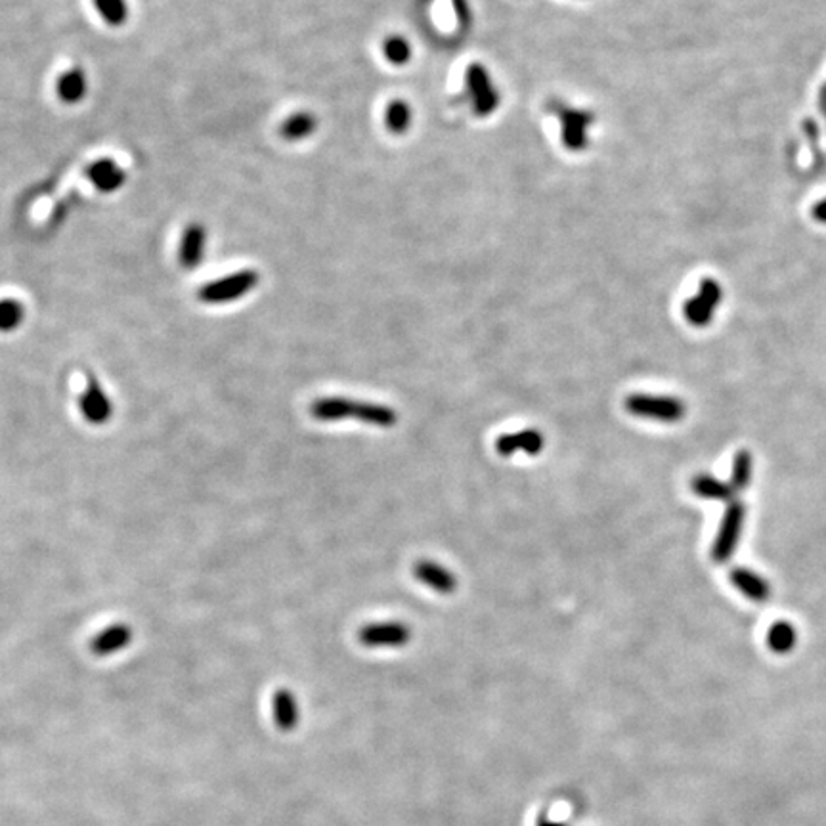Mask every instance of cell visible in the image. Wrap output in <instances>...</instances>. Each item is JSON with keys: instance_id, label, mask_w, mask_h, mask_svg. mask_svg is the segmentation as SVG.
Instances as JSON below:
<instances>
[{"instance_id": "obj_26", "label": "cell", "mask_w": 826, "mask_h": 826, "mask_svg": "<svg viewBox=\"0 0 826 826\" xmlns=\"http://www.w3.org/2000/svg\"><path fill=\"white\" fill-rule=\"evenodd\" d=\"M454 8H455L459 23L467 25L469 23V8L465 5V0H454Z\"/></svg>"}, {"instance_id": "obj_17", "label": "cell", "mask_w": 826, "mask_h": 826, "mask_svg": "<svg viewBox=\"0 0 826 826\" xmlns=\"http://www.w3.org/2000/svg\"><path fill=\"white\" fill-rule=\"evenodd\" d=\"M87 90H89L87 75L79 68H73L58 77L56 92L63 104H79L82 98L87 96Z\"/></svg>"}, {"instance_id": "obj_21", "label": "cell", "mask_w": 826, "mask_h": 826, "mask_svg": "<svg viewBox=\"0 0 826 826\" xmlns=\"http://www.w3.org/2000/svg\"><path fill=\"white\" fill-rule=\"evenodd\" d=\"M94 6L111 27H121L128 20L127 0H94Z\"/></svg>"}, {"instance_id": "obj_13", "label": "cell", "mask_w": 826, "mask_h": 826, "mask_svg": "<svg viewBox=\"0 0 826 826\" xmlns=\"http://www.w3.org/2000/svg\"><path fill=\"white\" fill-rule=\"evenodd\" d=\"M87 178L92 182L96 190L104 193H113L123 188L127 174L113 159H100L92 163L87 169Z\"/></svg>"}, {"instance_id": "obj_14", "label": "cell", "mask_w": 826, "mask_h": 826, "mask_svg": "<svg viewBox=\"0 0 826 826\" xmlns=\"http://www.w3.org/2000/svg\"><path fill=\"white\" fill-rule=\"evenodd\" d=\"M207 232L202 224H190L180 239V264L184 268H195L203 262Z\"/></svg>"}, {"instance_id": "obj_3", "label": "cell", "mask_w": 826, "mask_h": 826, "mask_svg": "<svg viewBox=\"0 0 826 826\" xmlns=\"http://www.w3.org/2000/svg\"><path fill=\"white\" fill-rule=\"evenodd\" d=\"M745 519H746L745 503H742L740 500L729 502V507H727V511H725L718 536L712 545L714 563L723 565L735 555L740 536H742V528H745Z\"/></svg>"}, {"instance_id": "obj_22", "label": "cell", "mask_w": 826, "mask_h": 826, "mask_svg": "<svg viewBox=\"0 0 826 826\" xmlns=\"http://www.w3.org/2000/svg\"><path fill=\"white\" fill-rule=\"evenodd\" d=\"M25 318V308L18 299L0 301V332L10 333L22 325Z\"/></svg>"}, {"instance_id": "obj_16", "label": "cell", "mask_w": 826, "mask_h": 826, "mask_svg": "<svg viewBox=\"0 0 826 826\" xmlns=\"http://www.w3.org/2000/svg\"><path fill=\"white\" fill-rule=\"evenodd\" d=\"M274 721L279 731H293L299 725V704L291 690L279 689L272 697Z\"/></svg>"}, {"instance_id": "obj_24", "label": "cell", "mask_w": 826, "mask_h": 826, "mask_svg": "<svg viewBox=\"0 0 826 826\" xmlns=\"http://www.w3.org/2000/svg\"><path fill=\"white\" fill-rule=\"evenodd\" d=\"M409 117H411L409 108L402 100L392 102L387 109V125L392 132H404L409 125Z\"/></svg>"}, {"instance_id": "obj_7", "label": "cell", "mask_w": 826, "mask_h": 826, "mask_svg": "<svg viewBox=\"0 0 826 826\" xmlns=\"http://www.w3.org/2000/svg\"><path fill=\"white\" fill-rule=\"evenodd\" d=\"M719 303H721V287L716 282H712V279H706V282L700 284V291L695 299L685 303V306H683L685 318L692 325L704 327L709 324V320H712L714 310Z\"/></svg>"}, {"instance_id": "obj_1", "label": "cell", "mask_w": 826, "mask_h": 826, "mask_svg": "<svg viewBox=\"0 0 826 826\" xmlns=\"http://www.w3.org/2000/svg\"><path fill=\"white\" fill-rule=\"evenodd\" d=\"M310 416L324 423L356 419L381 428H390L399 423V413L385 404L349 400L343 396H327V399L314 400L310 404Z\"/></svg>"}, {"instance_id": "obj_25", "label": "cell", "mask_w": 826, "mask_h": 826, "mask_svg": "<svg viewBox=\"0 0 826 826\" xmlns=\"http://www.w3.org/2000/svg\"><path fill=\"white\" fill-rule=\"evenodd\" d=\"M385 54H387V58H389L392 63L402 65V63H406V61L409 60V56H411V48H409V44H408L406 39H402V37H392V39H389V41L385 42Z\"/></svg>"}, {"instance_id": "obj_23", "label": "cell", "mask_w": 826, "mask_h": 826, "mask_svg": "<svg viewBox=\"0 0 826 826\" xmlns=\"http://www.w3.org/2000/svg\"><path fill=\"white\" fill-rule=\"evenodd\" d=\"M314 128H316V119L310 113H296L284 123L282 135L287 140H301L312 135Z\"/></svg>"}, {"instance_id": "obj_12", "label": "cell", "mask_w": 826, "mask_h": 826, "mask_svg": "<svg viewBox=\"0 0 826 826\" xmlns=\"http://www.w3.org/2000/svg\"><path fill=\"white\" fill-rule=\"evenodd\" d=\"M729 577L731 584L745 595L746 599L754 603H767L771 599V586L765 577H762L757 572L745 567H737L731 570Z\"/></svg>"}, {"instance_id": "obj_28", "label": "cell", "mask_w": 826, "mask_h": 826, "mask_svg": "<svg viewBox=\"0 0 826 826\" xmlns=\"http://www.w3.org/2000/svg\"><path fill=\"white\" fill-rule=\"evenodd\" d=\"M538 826H567V824H563V822H553V821H549V819L541 817V819L538 821Z\"/></svg>"}, {"instance_id": "obj_20", "label": "cell", "mask_w": 826, "mask_h": 826, "mask_svg": "<svg viewBox=\"0 0 826 826\" xmlns=\"http://www.w3.org/2000/svg\"><path fill=\"white\" fill-rule=\"evenodd\" d=\"M752 474H754V457L748 450H740L733 459L729 484L733 486L735 492L746 490L752 484Z\"/></svg>"}, {"instance_id": "obj_2", "label": "cell", "mask_w": 826, "mask_h": 826, "mask_svg": "<svg viewBox=\"0 0 826 826\" xmlns=\"http://www.w3.org/2000/svg\"><path fill=\"white\" fill-rule=\"evenodd\" d=\"M625 409L635 418L652 419L660 423H677L685 418L687 406L675 396L630 394L625 399Z\"/></svg>"}, {"instance_id": "obj_11", "label": "cell", "mask_w": 826, "mask_h": 826, "mask_svg": "<svg viewBox=\"0 0 826 826\" xmlns=\"http://www.w3.org/2000/svg\"><path fill=\"white\" fill-rule=\"evenodd\" d=\"M413 576H416L423 586L431 587L433 591L442 595H450L457 587L455 576L448 568L435 563V560H418V563L413 565Z\"/></svg>"}, {"instance_id": "obj_5", "label": "cell", "mask_w": 826, "mask_h": 826, "mask_svg": "<svg viewBox=\"0 0 826 826\" xmlns=\"http://www.w3.org/2000/svg\"><path fill=\"white\" fill-rule=\"evenodd\" d=\"M409 639L411 630L404 622H375L358 632V641L370 649H399L406 647Z\"/></svg>"}, {"instance_id": "obj_8", "label": "cell", "mask_w": 826, "mask_h": 826, "mask_svg": "<svg viewBox=\"0 0 826 826\" xmlns=\"http://www.w3.org/2000/svg\"><path fill=\"white\" fill-rule=\"evenodd\" d=\"M467 89H469V94L473 96L476 115H490L495 108H498L500 96L493 90L490 77L483 65L473 63L467 70Z\"/></svg>"}, {"instance_id": "obj_18", "label": "cell", "mask_w": 826, "mask_h": 826, "mask_svg": "<svg viewBox=\"0 0 826 826\" xmlns=\"http://www.w3.org/2000/svg\"><path fill=\"white\" fill-rule=\"evenodd\" d=\"M690 488L697 495H700V498L718 502H733L737 493L731 484L719 481V478L712 474H697L692 478Z\"/></svg>"}, {"instance_id": "obj_10", "label": "cell", "mask_w": 826, "mask_h": 826, "mask_svg": "<svg viewBox=\"0 0 826 826\" xmlns=\"http://www.w3.org/2000/svg\"><path fill=\"white\" fill-rule=\"evenodd\" d=\"M545 438L538 428H526V431L513 433V435H502L495 440V452L502 457H511L519 452L526 455H538L543 450Z\"/></svg>"}, {"instance_id": "obj_6", "label": "cell", "mask_w": 826, "mask_h": 826, "mask_svg": "<svg viewBox=\"0 0 826 826\" xmlns=\"http://www.w3.org/2000/svg\"><path fill=\"white\" fill-rule=\"evenodd\" d=\"M79 409L90 425H106L113 416V404L109 396L104 392L100 381L96 375L89 373L87 377V389L79 396Z\"/></svg>"}, {"instance_id": "obj_4", "label": "cell", "mask_w": 826, "mask_h": 826, "mask_svg": "<svg viewBox=\"0 0 826 826\" xmlns=\"http://www.w3.org/2000/svg\"><path fill=\"white\" fill-rule=\"evenodd\" d=\"M258 284V274L253 270H241L232 276H226L217 282H211L197 291V299L205 305H222L241 299L251 293Z\"/></svg>"}, {"instance_id": "obj_27", "label": "cell", "mask_w": 826, "mask_h": 826, "mask_svg": "<svg viewBox=\"0 0 826 826\" xmlns=\"http://www.w3.org/2000/svg\"><path fill=\"white\" fill-rule=\"evenodd\" d=\"M815 219L821 222H826V202H822L815 207Z\"/></svg>"}, {"instance_id": "obj_15", "label": "cell", "mask_w": 826, "mask_h": 826, "mask_svg": "<svg viewBox=\"0 0 826 826\" xmlns=\"http://www.w3.org/2000/svg\"><path fill=\"white\" fill-rule=\"evenodd\" d=\"M560 121H563V142L570 150H582L587 144L586 128L591 125V115L576 109H560Z\"/></svg>"}, {"instance_id": "obj_9", "label": "cell", "mask_w": 826, "mask_h": 826, "mask_svg": "<svg viewBox=\"0 0 826 826\" xmlns=\"http://www.w3.org/2000/svg\"><path fill=\"white\" fill-rule=\"evenodd\" d=\"M132 637H135V634H132L130 625L117 622V624H111V625L104 627L100 634L94 635L90 639L89 649L98 658L111 656L115 652L127 649L132 643Z\"/></svg>"}, {"instance_id": "obj_19", "label": "cell", "mask_w": 826, "mask_h": 826, "mask_svg": "<svg viewBox=\"0 0 826 826\" xmlns=\"http://www.w3.org/2000/svg\"><path fill=\"white\" fill-rule=\"evenodd\" d=\"M796 641H798L796 627L784 620L774 622L767 634V647L774 654H788L792 649L796 647Z\"/></svg>"}]
</instances>
